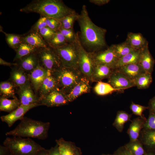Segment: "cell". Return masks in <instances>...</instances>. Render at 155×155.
Here are the masks:
<instances>
[{"mask_svg":"<svg viewBox=\"0 0 155 155\" xmlns=\"http://www.w3.org/2000/svg\"><path fill=\"white\" fill-rule=\"evenodd\" d=\"M77 20L80 28V39L84 46L94 51L105 45L106 30L93 23L85 5H83Z\"/></svg>","mask_w":155,"mask_h":155,"instance_id":"obj_1","label":"cell"},{"mask_svg":"<svg viewBox=\"0 0 155 155\" xmlns=\"http://www.w3.org/2000/svg\"><path fill=\"white\" fill-rule=\"evenodd\" d=\"M26 13H35L40 16L60 20L65 17L76 13L61 0H34L20 9Z\"/></svg>","mask_w":155,"mask_h":155,"instance_id":"obj_2","label":"cell"},{"mask_svg":"<svg viewBox=\"0 0 155 155\" xmlns=\"http://www.w3.org/2000/svg\"><path fill=\"white\" fill-rule=\"evenodd\" d=\"M20 121L13 129L6 132L5 135L42 140L47 138L50 126L49 122H44L26 117H24Z\"/></svg>","mask_w":155,"mask_h":155,"instance_id":"obj_3","label":"cell"},{"mask_svg":"<svg viewBox=\"0 0 155 155\" xmlns=\"http://www.w3.org/2000/svg\"><path fill=\"white\" fill-rule=\"evenodd\" d=\"M3 144L9 148L11 155H36L43 148L30 138L20 137H7Z\"/></svg>","mask_w":155,"mask_h":155,"instance_id":"obj_4","label":"cell"},{"mask_svg":"<svg viewBox=\"0 0 155 155\" xmlns=\"http://www.w3.org/2000/svg\"><path fill=\"white\" fill-rule=\"evenodd\" d=\"M52 73L57 80L58 88L67 94L83 76L77 69L62 66Z\"/></svg>","mask_w":155,"mask_h":155,"instance_id":"obj_5","label":"cell"},{"mask_svg":"<svg viewBox=\"0 0 155 155\" xmlns=\"http://www.w3.org/2000/svg\"><path fill=\"white\" fill-rule=\"evenodd\" d=\"M76 39L73 42L67 43L58 48L53 49L58 57L62 67L78 69L79 52Z\"/></svg>","mask_w":155,"mask_h":155,"instance_id":"obj_6","label":"cell"},{"mask_svg":"<svg viewBox=\"0 0 155 155\" xmlns=\"http://www.w3.org/2000/svg\"><path fill=\"white\" fill-rule=\"evenodd\" d=\"M77 34L76 42L79 52L78 69L83 76L91 81L95 66L92 53L85 49L81 43L78 34Z\"/></svg>","mask_w":155,"mask_h":155,"instance_id":"obj_7","label":"cell"},{"mask_svg":"<svg viewBox=\"0 0 155 155\" xmlns=\"http://www.w3.org/2000/svg\"><path fill=\"white\" fill-rule=\"evenodd\" d=\"M36 52L39 63L47 70L52 72L61 66L53 49L49 46L38 49Z\"/></svg>","mask_w":155,"mask_h":155,"instance_id":"obj_8","label":"cell"},{"mask_svg":"<svg viewBox=\"0 0 155 155\" xmlns=\"http://www.w3.org/2000/svg\"><path fill=\"white\" fill-rule=\"evenodd\" d=\"M39 99L40 105L46 106L48 107L64 105L70 102L67 94L59 88L53 90Z\"/></svg>","mask_w":155,"mask_h":155,"instance_id":"obj_9","label":"cell"},{"mask_svg":"<svg viewBox=\"0 0 155 155\" xmlns=\"http://www.w3.org/2000/svg\"><path fill=\"white\" fill-rule=\"evenodd\" d=\"M92 53L95 65H105L115 69V65L118 59L116 54L114 45L104 51Z\"/></svg>","mask_w":155,"mask_h":155,"instance_id":"obj_10","label":"cell"},{"mask_svg":"<svg viewBox=\"0 0 155 155\" xmlns=\"http://www.w3.org/2000/svg\"><path fill=\"white\" fill-rule=\"evenodd\" d=\"M39 105H40L38 104L28 105L21 104L18 108L9 114L1 116V120L2 122L7 123L9 127H11L16 121L22 119L27 111Z\"/></svg>","mask_w":155,"mask_h":155,"instance_id":"obj_11","label":"cell"},{"mask_svg":"<svg viewBox=\"0 0 155 155\" xmlns=\"http://www.w3.org/2000/svg\"><path fill=\"white\" fill-rule=\"evenodd\" d=\"M108 83L114 88L121 90L135 86L133 81L122 73L115 69L108 78Z\"/></svg>","mask_w":155,"mask_h":155,"instance_id":"obj_12","label":"cell"},{"mask_svg":"<svg viewBox=\"0 0 155 155\" xmlns=\"http://www.w3.org/2000/svg\"><path fill=\"white\" fill-rule=\"evenodd\" d=\"M19 94L21 104L28 105L38 104L41 105L39 98L34 94L29 83L20 87Z\"/></svg>","mask_w":155,"mask_h":155,"instance_id":"obj_13","label":"cell"},{"mask_svg":"<svg viewBox=\"0 0 155 155\" xmlns=\"http://www.w3.org/2000/svg\"><path fill=\"white\" fill-rule=\"evenodd\" d=\"M90 81L83 76L78 82L67 94L70 102L74 101L83 94L89 92L90 91Z\"/></svg>","mask_w":155,"mask_h":155,"instance_id":"obj_14","label":"cell"},{"mask_svg":"<svg viewBox=\"0 0 155 155\" xmlns=\"http://www.w3.org/2000/svg\"><path fill=\"white\" fill-rule=\"evenodd\" d=\"M148 45L141 50L138 64L146 72L152 74L155 61L150 52Z\"/></svg>","mask_w":155,"mask_h":155,"instance_id":"obj_15","label":"cell"},{"mask_svg":"<svg viewBox=\"0 0 155 155\" xmlns=\"http://www.w3.org/2000/svg\"><path fill=\"white\" fill-rule=\"evenodd\" d=\"M115 69L124 74L134 83L139 76L146 72L138 63L125 65Z\"/></svg>","mask_w":155,"mask_h":155,"instance_id":"obj_16","label":"cell"},{"mask_svg":"<svg viewBox=\"0 0 155 155\" xmlns=\"http://www.w3.org/2000/svg\"><path fill=\"white\" fill-rule=\"evenodd\" d=\"M55 142L61 155H81L80 148L73 143L66 141L62 137L56 140Z\"/></svg>","mask_w":155,"mask_h":155,"instance_id":"obj_17","label":"cell"},{"mask_svg":"<svg viewBox=\"0 0 155 155\" xmlns=\"http://www.w3.org/2000/svg\"><path fill=\"white\" fill-rule=\"evenodd\" d=\"M48 70L39 64L32 71L29 78L32 85L36 90L38 89L48 74Z\"/></svg>","mask_w":155,"mask_h":155,"instance_id":"obj_18","label":"cell"},{"mask_svg":"<svg viewBox=\"0 0 155 155\" xmlns=\"http://www.w3.org/2000/svg\"><path fill=\"white\" fill-rule=\"evenodd\" d=\"M57 88H59L56 79L52 72L48 70L47 75L38 89L40 94L39 98Z\"/></svg>","mask_w":155,"mask_h":155,"instance_id":"obj_19","label":"cell"},{"mask_svg":"<svg viewBox=\"0 0 155 155\" xmlns=\"http://www.w3.org/2000/svg\"><path fill=\"white\" fill-rule=\"evenodd\" d=\"M146 120V118H142L139 117L131 121L127 131L130 141L138 139Z\"/></svg>","mask_w":155,"mask_h":155,"instance_id":"obj_20","label":"cell"},{"mask_svg":"<svg viewBox=\"0 0 155 155\" xmlns=\"http://www.w3.org/2000/svg\"><path fill=\"white\" fill-rule=\"evenodd\" d=\"M21 40L22 42L37 49L48 46L47 43L37 32H31L27 35L22 37Z\"/></svg>","mask_w":155,"mask_h":155,"instance_id":"obj_21","label":"cell"},{"mask_svg":"<svg viewBox=\"0 0 155 155\" xmlns=\"http://www.w3.org/2000/svg\"><path fill=\"white\" fill-rule=\"evenodd\" d=\"M114 70L106 65H95L91 81L98 82L104 79L108 78Z\"/></svg>","mask_w":155,"mask_h":155,"instance_id":"obj_22","label":"cell"},{"mask_svg":"<svg viewBox=\"0 0 155 155\" xmlns=\"http://www.w3.org/2000/svg\"><path fill=\"white\" fill-rule=\"evenodd\" d=\"M139 140L148 150L155 149V130L142 129L139 136Z\"/></svg>","mask_w":155,"mask_h":155,"instance_id":"obj_23","label":"cell"},{"mask_svg":"<svg viewBox=\"0 0 155 155\" xmlns=\"http://www.w3.org/2000/svg\"><path fill=\"white\" fill-rule=\"evenodd\" d=\"M141 50H135L118 59L115 69L127 65L138 63Z\"/></svg>","mask_w":155,"mask_h":155,"instance_id":"obj_24","label":"cell"},{"mask_svg":"<svg viewBox=\"0 0 155 155\" xmlns=\"http://www.w3.org/2000/svg\"><path fill=\"white\" fill-rule=\"evenodd\" d=\"M35 54V53L31 54L19 60L20 66L22 69L32 71L37 66L39 63L37 56Z\"/></svg>","mask_w":155,"mask_h":155,"instance_id":"obj_25","label":"cell"},{"mask_svg":"<svg viewBox=\"0 0 155 155\" xmlns=\"http://www.w3.org/2000/svg\"><path fill=\"white\" fill-rule=\"evenodd\" d=\"M127 39V42L135 50H141L148 44L145 38L140 33H129Z\"/></svg>","mask_w":155,"mask_h":155,"instance_id":"obj_26","label":"cell"},{"mask_svg":"<svg viewBox=\"0 0 155 155\" xmlns=\"http://www.w3.org/2000/svg\"><path fill=\"white\" fill-rule=\"evenodd\" d=\"M20 104V100L16 98L9 99L2 96L0 99V110L10 113L18 108Z\"/></svg>","mask_w":155,"mask_h":155,"instance_id":"obj_27","label":"cell"},{"mask_svg":"<svg viewBox=\"0 0 155 155\" xmlns=\"http://www.w3.org/2000/svg\"><path fill=\"white\" fill-rule=\"evenodd\" d=\"M132 115L131 114H129L124 111H118L113 125L119 132H122L125 124L127 122L131 121L130 119Z\"/></svg>","mask_w":155,"mask_h":155,"instance_id":"obj_28","label":"cell"},{"mask_svg":"<svg viewBox=\"0 0 155 155\" xmlns=\"http://www.w3.org/2000/svg\"><path fill=\"white\" fill-rule=\"evenodd\" d=\"M38 49L26 42H22L15 50L16 53L14 60H19L24 57L35 53Z\"/></svg>","mask_w":155,"mask_h":155,"instance_id":"obj_29","label":"cell"},{"mask_svg":"<svg viewBox=\"0 0 155 155\" xmlns=\"http://www.w3.org/2000/svg\"><path fill=\"white\" fill-rule=\"evenodd\" d=\"M94 90L98 95L103 96L122 90L114 88L108 83L100 81L98 82L95 86Z\"/></svg>","mask_w":155,"mask_h":155,"instance_id":"obj_30","label":"cell"},{"mask_svg":"<svg viewBox=\"0 0 155 155\" xmlns=\"http://www.w3.org/2000/svg\"><path fill=\"white\" fill-rule=\"evenodd\" d=\"M143 144L138 139L130 142L124 146L134 155H144L146 152L144 149Z\"/></svg>","mask_w":155,"mask_h":155,"instance_id":"obj_31","label":"cell"},{"mask_svg":"<svg viewBox=\"0 0 155 155\" xmlns=\"http://www.w3.org/2000/svg\"><path fill=\"white\" fill-rule=\"evenodd\" d=\"M21 69H15L11 73V78L14 84L19 87L28 83V79L26 74Z\"/></svg>","mask_w":155,"mask_h":155,"instance_id":"obj_32","label":"cell"},{"mask_svg":"<svg viewBox=\"0 0 155 155\" xmlns=\"http://www.w3.org/2000/svg\"><path fill=\"white\" fill-rule=\"evenodd\" d=\"M152 82V74L145 72L139 76L134 83L138 89H144L148 88Z\"/></svg>","mask_w":155,"mask_h":155,"instance_id":"obj_33","label":"cell"},{"mask_svg":"<svg viewBox=\"0 0 155 155\" xmlns=\"http://www.w3.org/2000/svg\"><path fill=\"white\" fill-rule=\"evenodd\" d=\"M47 43L49 47L53 49H55L68 43L63 35L58 31Z\"/></svg>","mask_w":155,"mask_h":155,"instance_id":"obj_34","label":"cell"},{"mask_svg":"<svg viewBox=\"0 0 155 155\" xmlns=\"http://www.w3.org/2000/svg\"><path fill=\"white\" fill-rule=\"evenodd\" d=\"M115 51L118 59L136 50L127 42L121 44L114 45Z\"/></svg>","mask_w":155,"mask_h":155,"instance_id":"obj_35","label":"cell"},{"mask_svg":"<svg viewBox=\"0 0 155 155\" xmlns=\"http://www.w3.org/2000/svg\"><path fill=\"white\" fill-rule=\"evenodd\" d=\"M1 94L3 97L5 98L12 97L16 98L15 96L14 86L11 83L9 82H3L0 84Z\"/></svg>","mask_w":155,"mask_h":155,"instance_id":"obj_36","label":"cell"},{"mask_svg":"<svg viewBox=\"0 0 155 155\" xmlns=\"http://www.w3.org/2000/svg\"><path fill=\"white\" fill-rule=\"evenodd\" d=\"M6 40L9 45L15 50L22 43V37L14 34L5 33Z\"/></svg>","mask_w":155,"mask_h":155,"instance_id":"obj_37","label":"cell"},{"mask_svg":"<svg viewBox=\"0 0 155 155\" xmlns=\"http://www.w3.org/2000/svg\"><path fill=\"white\" fill-rule=\"evenodd\" d=\"M58 31L63 35L68 43L74 42L76 38L77 34H75L73 28L65 29L60 27Z\"/></svg>","mask_w":155,"mask_h":155,"instance_id":"obj_38","label":"cell"},{"mask_svg":"<svg viewBox=\"0 0 155 155\" xmlns=\"http://www.w3.org/2000/svg\"><path fill=\"white\" fill-rule=\"evenodd\" d=\"M130 108L133 113L142 118H146L143 114V112L148 109V106H146L134 103L132 102Z\"/></svg>","mask_w":155,"mask_h":155,"instance_id":"obj_39","label":"cell"},{"mask_svg":"<svg viewBox=\"0 0 155 155\" xmlns=\"http://www.w3.org/2000/svg\"><path fill=\"white\" fill-rule=\"evenodd\" d=\"M57 32L47 26L41 29L38 32L47 43L53 37Z\"/></svg>","mask_w":155,"mask_h":155,"instance_id":"obj_40","label":"cell"},{"mask_svg":"<svg viewBox=\"0 0 155 155\" xmlns=\"http://www.w3.org/2000/svg\"><path fill=\"white\" fill-rule=\"evenodd\" d=\"M143 129L155 130V112H149L148 117L144 125Z\"/></svg>","mask_w":155,"mask_h":155,"instance_id":"obj_41","label":"cell"},{"mask_svg":"<svg viewBox=\"0 0 155 155\" xmlns=\"http://www.w3.org/2000/svg\"><path fill=\"white\" fill-rule=\"evenodd\" d=\"M113 155H134L129 152L123 146L119 148ZM144 155H155V150H148Z\"/></svg>","mask_w":155,"mask_h":155,"instance_id":"obj_42","label":"cell"},{"mask_svg":"<svg viewBox=\"0 0 155 155\" xmlns=\"http://www.w3.org/2000/svg\"><path fill=\"white\" fill-rule=\"evenodd\" d=\"M46 17L41 16L40 18L33 26L31 29V32H37L41 29L47 27L46 22Z\"/></svg>","mask_w":155,"mask_h":155,"instance_id":"obj_43","label":"cell"},{"mask_svg":"<svg viewBox=\"0 0 155 155\" xmlns=\"http://www.w3.org/2000/svg\"><path fill=\"white\" fill-rule=\"evenodd\" d=\"M46 22L48 27L56 31H58L61 27L60 21L53 18L46 17Z\"/></svg>","mask_w":155,"mask_h":155,"instance_id":"obj_44","label":"cell"},{"mask_svg":"<svg viewBox=\"0 0 155 155\" xmlns=\"http://www.w3.org/2000/svg\"><path fill=\"white\" fill-rule=\"evenodd\" d=\"M48 155H61L59 152L58 145L56 144L54 147L47 150Z\"/></svg>","mask_w":155,"mask_h":155,"instance_id":"obj_45","label":"cell"},{"mask_svg":"<svg viewBox=\"0 0 155 155\" xmlns=\"http://www.w3.org/2000/svg\"><path fill=\"white\" fill-rule=\"evenodd\" d=\"M148 106L149 112H155V96L150 100Z\"/></svg>","mask_w":155,"mask_h":155,"instance_id":"obj_46","label":"cell"},{"mask_svg":"<svg viewBox=\"0 0 155 155\" xmlns=\"http://www.w3.org/2000/svg\"><path fill=\"white\" fill-rule=\"evenodd\" d=\"M0 155H11L9 148L5 146H0Z\"/></svg>","mask_w":155,"mask_h":155,"instance_id":"obj_47","label":"cell"},{"mask_svg":"<svg viewBox=\"0 0 155 155\" xmlns=\"http://www.w3.org/2000/svg\"><path fill=\"white\" fill-rule=\"evenodd\" d=\"M108 0H90L89 1L93 3L98 5H102L108 3Z\"/></svg>","mask_w":155,"mask_h":155,"instance_id":"obj_48","label":"cell"},{"mask_svg":"<svg viewBox=\"0 0 155 155\" xmlns=\"http://www.w3.org/2000/svg\"><path fill=\"white\" fill-rule=\"evenodd\" d=\"M0 64L1 65L8 66H11L13 65H16V63H12L7 62L1 58H0Z\"/></svg>","mask_w":155,"mask_h":155,"instance_id":"obj_49","label":"cell"},{"mask_svg":"<svg viewBox=\"0 0 155 155\" xmlns=\"http://www.w3.org/2000/svg\"><path fill=\"white\" fill-rule=\"evenodd\" d=\"M36 155H48V150L43 148L38 152Z\"/></svg>","mask_w":155,"mask_h":155,"instance_id":"obj_50","label":"cell"},{"mask_svg":"<svg viewBox=\"0 0 155 155\" xmlns=\"http://www.w3.org/2000/svg\"><path fill=\"white\" fill-rule=\"evenodd\" d=\"M102 155H109V154H103Z\"/></svg>","mask_w":155,"mask_h":155,"instance_id":"obj_51","label":"cell"},{"mask_svg":"<svg viewBox=\"0 0 155 155\" xmlns=\"http://www.w3.org/2000/svg\"></svg>","mask_w":155,"mask_h":155,"instance_id":"obj_52","label":"cell"}]
</instances>
